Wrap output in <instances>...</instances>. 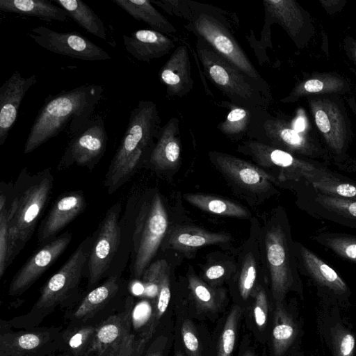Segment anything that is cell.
Masks as SVG:
<instances>
[{
    "mask_svg": "<svg viewBox=\"0 0 356 356\" xmlns=\"http://www.w3.org/2000/svg\"><path fill=\"white\" fill-rule=\"evenodd\" d=\"M151 2L168 15L183 19L186 22V29L203 40L220 56L270 92L268 84L231 31L225 11L192 0H151Z\"/></svg>",
    "mask_w": 356,
    "mask_h": 356,
    "instance_id": "obj_1",
    "label": "cell"
},
{
    "mask_svg": "<svg viewBox=\"0 0 356 356\" xmlns=\"http://www.w3.org/2000/svg\"><path fill=\"white\" fill-rule=\"evenodd\" d=\"M102 92L99 84H85L48 95L31 127L24 154L32 152L65 129L75 135L90 120Z\"/></svg>",
    "mask_w": 356,
    "mask_h": 356,
    "instance_id": "obj_2",
    "label": "cell"
},
{
    "mask_svg": "<svg viewBox=\"0 0 356 356\" xmlns=\"http://www.w3.org/2000/svg\"><path fill=\"white\" fill-rule=\"evenodd\" d=\"M156 105L140 100L131 111L128 125L106 174L105 186L114 193L131 176L145 156L152 151L161 129Z\"/></svg>",
    "mask_w": 356,
    "mask_h": 356,
    "instance_id": "obj_3",
    "label": "cell"
},
{
    "mask_svg": "<svg viewBox=\"0 0 356 356\" xmlns=\"http://www.w3.org/2000/svg\"><path fill=\"white\" fill-rule=\"evenodd\" d=\"M92 243V237H88L77 247L42 286L40 296L29 312L8 321L13 328L19 330L39 326L58 306L68 307L77 301L76 296Z\"/></svg>",
    "mask_w": 356,
    "mask_h": 356,
    "instance_id": "obj_4",
    "label": "cell"
},
{
    "mask_svg": "<svg viewBox=\"0 0 356 356\" xmlns=\"http://www.w3.org/2000/svg\"><path fill=\"white\" fill-rule=\"evenodd\" d=\"M265 261L269 273L270 289L275 302H284L293 291L303 298L289 222L282 208H278L265 230Z\"/></svg>",
    "mask_w": 356,
    "mask_h": 356,
    "instance_id": "obj_5",
    "label": "cell"
},
{
    "mask_svg": "<svg viewBox=\"0 0 356 356\" xmlns=\"http://www.w3.org/2000/svg\"><path fill=\"white\" fill-rule=\"evenodd\" d=\"M52 188V175L49 169H45L28 181L7 209V267L31 238Z\"/></svg>",
    "mask_w": 356,
    "mask_h": 356,
    "instance_id": "obj_6",
    "label": "cell"
},
{
    "mask_svg": "<svg viewBox=\"0 0 356 356\" xmlns=\"http://www.w3.org/2000/svg\"><path fill=\"white\" fill-rule=\"evenodd\" d=\"M196 51L204 74L230 102L249 108L269 106L270 92L239 68L216 53L203 40L197 38Z\"/></svg>",
    "mask_w": 356,
    "mask_h": 356,
    "instance_id": "obj_7",
    "label": "cell"
},
{
    "mask_svg": "<svg viewBox=\"0 0 356 356\" xmlns=\"http://www.w3.org/2000/svg\"><path fill=\"white\" fill-rule=\"evenodd\" d=\"M237 151L249 156L261 167L276 169L277 181L285 184L316 183L343 176L332 171L324 163L294 155L252 139L240 144Z\"/></svg>",
    "mask_w": 356,
    "mask_h": 356,
    "instance_id": "obj_8",
    "label": "cell"
},
{
    "mask_svg": "<svg viewBox=\"0 0 356 356\" xmlns=\"http://www.w3.org/2000/svg\"><path fill=\"white\" fill-rule=\"evenodd\" d=\"M248 135L257 141L299 156L327 164L331 158L327 149L315 138L298 133L287 122L269 115L261 108Z\"/></svg>",
    "mask_w": 356,
    "mask_h": 356,
    "instance_id": "obj_9",
    "label": "cell"
},
{
    "mask_svg": "<svg viewBox=\"0 0 356 356\" xmlns=\"http://www.w3.org/2000/svg\"><path fill=\"white\" fill-rule=\"evenodd\" d=\"M168 227V215L159 193L145 202L136 219L134 233L132 273L140 279L164 238Z\"/></svg>",
    "mask_w": 356,
    "mask_h": 356,
    "instance_id": "obj_10",
    "label": "cell"
},
{
    "mask_svg": "<svg viewBox=\"0 0 356 356\" xmlns=\"http://www.w3.org/2000/svg\"><path fill=\"white\" fill-rule=\"evenodd\" d=\"M295 249L299 273L312 282L318 302L337 304L344 310L349 309L352 292L341 275L300 242L295 241Z\"/></svg>",
    "mask_w": 356,
    "mask_h": 356,
    "instance_id": "obj_11",
    "label": "cell"
},
{
    "mask_svg": "<svg viewBox=\"0 0 356 356\" xmlns=\"http://www.w3.org/2000/svg\"><path fill=\"white\" fill-rule=\"evenodd\" d=\"M60 327H34L17 331L0 321V356H53L62 352Z\"/></svg>",
    "mask_w": 356,
    "mask_h": 356,
    "instance_id": "obj_12",
    "label": "cell"
},
{
    "mask_svg": "<svg viewBox=\"0 0 356 356\" xmlns=\"http://www.w3.org/2000/svg\"><path fill=\"white\" fill-rule=\"evenodd\" d=\"M132 309L128 297L124 307L97 325L92 356H143L133 330Z\"/></svg>",
    "mask_w": 356,
    "mask_h": 356,
    "instance_id": "obj_13",
    "label": "cell"
},
{
    "mask_svg": "<svg viewBox=\"0 0 356 356\" xmlns=\"http://www.w3.org/2000/svg\"><path fill=\"white\" fill-rule=\"evenodd\" d=\"M286 186L295 192L297 206L310 216L356 229V200L322 193L311 183L292 182Z\"/></svg>",
    "mask_w": 356,
    "mask_h": 356,
    "instance_id": "obj_14",
    "label": "cell"
},
{
    "mask_svg": "<svg viewBox=\"0 0 356 356\" xmlns=\"http://www.w3.org/2000/svg\"><path fill=\"white\" fill-rule=\"evenodd\" d=\"M316 325L318 336L332 356H355L356 332L339 305L319 302Z\"/></svg>",
    "mask_w": 356,
    "mask_h": 356,
    "instance_id": "obj_15",
    "label": "cell"
},
{
    "mask_svg": "<svg viewBox=\"0 0 356 356\" xmlns=\"http://www.w3.org/2000/svg\"><path fill=\"white\" fill-rule=\"evenodd\" d=\"M120 204H115L108 209L99 224L87 264L88 289L95 288L104 277L118 250L120 241Z\"/></svg>",
    "mask_w": 356,
    "mask_h": 356,
    "instance_id": "obj_16",
    "label": "cell"
},
{
    "mask_svg": "<svg viewBox=\"0 0 356 356\" xmlns=\"http://www.w3.org/2000/svg\"><path fill=\"white\" fill-rule=\"evenodd\" d=\"M108 136L102 116L90 119L68 143L58 168L76 164L92 169L104 154Z\"/></svg>",
    "mask_w": 356,
    "mask_h": 356,
    "instance_id": "obj_17",
    "label": "cell"
},
{
    "mask_svg": "<svg viewBox=\"0 0 356 356\" xmlns=\"http://www.w3.org/2000/svg\"><path fill=\"white\" fill-rule=\"evenodd\" d=\"M120 287L119 277L112 275L93 288L81 300L67 307L64 315L67 326L98 325L120 310L108 309L111 307Z\"/></svg>",
    "mask_w": 356,
    "mask_h": 356,
    "instance_id": "obj_18",
    "label": "cell"
},
{
    "mask_svg": "<svg viewBox=\"0 0 356 356\" xmlns=\"http://www.w3.org/2000/svg\"><path fill=\"white\" fill-rule=\"evenodd\" d=\"M310 105L328 152L335 164L342 170L349 162L346 154L348 131L344 114L338 105L329 99H312Z\"/></svg>",
    "mask_w": 356,
    "mask_h": 356,
    "instance_id": "obj_19",
    "label": "cell"
},
{
    "mask_svg": "<svg viewBox=\"0 0 356 356\" xmlns=\"http://www.w3.org/2000/svg\"><path fill=\"white\" fill-rule=\"evenodd\" d=\"M28 35L40 47L62 56L88 61L111 58L104 49L79 33H60L40 26Z\"/></svg>",
    "mask_w": 356,
    "mask_h": 356,
    "instance_id": "obj_20",
    "label": "cell"
},
{
    "mask_svg": "<svg viewBox=\"0 0 356 356\" xmlns=\"http://www.w3.org/2000/svg\"><path fill=\"white\" fill-rule=\"evenodd\" d=\"M72 238L66 232L35 252L13 277L8 294L19 296L28 290L63 253Z\"/></svg>",
    "mask_w": 356,
    "mask_h": 356,
    "instance_id": "obj_21",
    "label": "cell"
},
{
    "mask_svg": "<svg viewBox=\"0 0 356 356\" xmlns=\"http://www.w3.org/2000/svg\"><path fill=\"white\" fill-rule=\"evenodd\" d=\"M213 165L232 183L244 190L259 193L269 190L277 179L247 161L219 152H209Z\"/></svg>",
    "mask_w": 356,
    "mask_h": 356,
    "instance_id": "obj_22",
    "label": "cell"
},
{
    "mask_svg": "<svg viewBox=\"0 0 356 356\" xmlns=\"http://www.w3.org/2000/svg\"><path fill=\"white\" fill-rule=\"evenodd\" d=\"M303 334V321L296 302H276L272 327L273 355L294 356L300 351Z\"/></svg>",
    "mask_w": 356,
    "mask_h": 356,
    "instance_id": "obj_23",
    "label": "cell"
},
{
    "mask_svg": "<svg viewBox=\"0 0 356 356\" xmlns=\"http://www.w3.org/2000/svg\"><path fill=\"white\" fill-rule=\"evenodd\" d=\"M32 74L24 77L15 71L0 88V145L6 142L9 131L15 123L19 108L28 90L37 82Z\"/></svg>",
    "mask_w": 356,
    "mask_h": 356,
    "instance_id": "obj_24",
    "label": "cell"
},
{
    "mask_svg": "<svg viewBox=\"0 0 356 356\" xmlns=\"http://www.w3.org/2000/svg\"><path fill=\"white\" fill-rule=\"evenodd\" d=\"M264 25L261 31L259 50L263 55L267 47H271L270 26L273 24H279L295 40L303 25V16L298 4L288 0H264ZM264 55L266 54L264 53Z\"/></svg>",
    "mask_w": 356,
    "mask_h": 356,
    "instance_id": "obj_25",
    "label": "cell"
},
{
    "mask_svg": "<svg viewBox=\"0 0 356 356\" xmlns=\"http://www.w3.org/2000/svg\"><path fill=\"white\" fill-rule=\"evenodd\" d=\"M86 207V198L81 191H70L58 197L40 225L38 241L43 243L52 238Z\"/></svg>",
    "mask_w": 356,
    "mask_h": 356,
    "instance_id": "obj_26",
    "label": "cell"
},
{
    "mask_svg": "<svg viewBox=\"0 0 356 356\" xmlns=\"http://www.w3.org/2000/svg\"><path fill=\"white\" fill-rule=\"evenodd\" d=\"M159 79L170 96L183 97L193 88L187 46H178L159 71Z\"/></svg>",
    "mask_w": 356,
    "mask_h": 356,
    "instance_id": "obj_27",
    "label": "cell"
},
{
    "mask_svg": "<svg viewBox=\"0 0 356 356\" xmlns=\"http://www.w3.org/2000/svg\"><path fill=\"white\" fill-rule=\"evenodd\" d=\"M123 43L134 58L147 63L167 55L175 47L171 38L152 29H139L130 35H124Z\"/></svg>",
    "mask_w": 356,
    "mask_h": 356,
    "instance_id": "obj_28",
    "label": "cell"
},
{
    "mask_svg": "<svg viewBox=\"0 0 356 356\" xmlns=\"http://www.w3.org/2000/svg\"><path fill=\"white\" fill-rule=\"evenodd\" d=\"M177 118H170L160 129L156 142L149 154L150 163L156 168H175L181 156L179 124Z\"/></svg>",
    "mask_w": 356,
    "mask_h": 356,
    "instance_id": "obj_29",
    "label": "cell"
},
{
    "mask_svg": "<svg viewBox=\"0 0 356 356\" xmlns=\"http://www.w3.org/2000/svg\"><path fill=\"white\" fill-rule=\"evenodd\" d=\"M0 10L38 17L47 22H65L69 17L62 8L47 0H0Z\"/></svg>",
    "mask_w": 356,
    "mask_h": 356,
    "instance_id": "obj_30",
    "label": "cell"
},
{
    "mask_svg": "<svg viewBox=\"0 0 356 356\" xmlns=\"http://www.w3.org/2000/svg\"><path fill=\"white\" fill-rule=\"evenodd\" d=\"M230 239L227 234L210 232L198 227L183 226L175 228L168 236L169 246L179 251H191L203 246L225 243Z\"/></svg>",
    "mask_w": 356,
    "mask_h": 356,
    "instance_id": "obj_31",
    "label": "cell"
},
{
    "mask_svg": "<svg viewBox=\"0 0 356 356\" xmlns=\"http://www.w3.org/2000/svg\"><path fill=\"white\" fill-rule=\"evenodd\" d=\"M134 19L147 24L152 30L163 34L177 33L174 25L149 0H113Z\"/></svg>",
    "mask_w": 356,
    "mask_h": 356,
    "instance_id": "obj_32",
    "label": "cell"
},
{
    "mask_svg": "<svg viewBox=\"0 0 356 356\" xmlns=\"http://www.w3.org/2000/svg\"><path fill=\"white\" fill-rule=\"evenodd\" d=\"M220 106L229 110L224 120L217 126L218 129L231 139L238 140L249 133L259 111L264 108H249L222 101Z\"/></svg>",
    "mask_w": 356,
    "mask_h": 356,
    "instance_id": "obj_33",
    "label": "cell"
},
{
    "mask_svg": "<svg viewBox=\"0 0 356 356\" xmlns=\"http://www.w3.org/2000/svg\"><path fill=\"white\" fill-rule=\"evenodd\" d=\"M81 27L89 33L106 40V29L102 19L86 3L81 0H54Z\"/></svg>",
    "mask_w": 356,
    "mask_h": 356,
    "instance_id": "obj_34",
    "label": "cell"
},
{
    "mask_svg": "<svg viewBox=\"0 0 356 356\" xmlns=\"http://www.w3.org/2000/svg\"><path fill=\"white\" fill-rule=\"evenodd\" d=\"M97 325L67 326L63 329L61 353L70 356H92Z\"/></svg>",
    "mask_w": 356,
    "mask_h": 356,
    "instance_id": "obj_35",
    "label": "cell"
},
{
    "mask_svg": "<svg viewBox=\"0 0 356 356\" xmlns=\"http://www.w3.org/2000/svg\"><path fill=\"white\" fill-rule=\"evenodd\" d=\"M184 197L190 204L210 213L240 218L250 216L243 206L220 197L193 193L185 194Z\"/></svg>",
    "mask_w": 356,
    "mask_h": 356,
    "instance_id": "obj_36",
    "label": "cell"
},
{
    "mask_svg": "<svg viewBox=\"0 0 356 356\" xmlns=\"http://www.w3.org/2000/svg\"><path fill=\"white\" fill-rule=\"evenodd\" d=\"M168 270V265H167L161 274L159 292L152 314L145 328L139 335L140 348L144 351H145L148 343L155 334L157 326L165 313L170 302L171 293Z\"/></svg>",
    "mask_w": 356,
    "mask_h": 356,
    "instance_id": "obj_37",
    "label": "cell"
},
{
    "mask_svg": "<svg viewBox=\"0 0 356 356\" xmlns=\"http://www.w3.org/2000/svg\"><path fill=\"white\" fill-rule=\"evenodd\" d=\"M312 238L338 257L356 264V236L346 233L323 232L315 234Z\"/></svg>",
    "mask_w": 356,
    "mask_h": 356,
    "instance_id": "obj_38",
    "label": "cell"
},
{
    "mask_svg": "<svg viewBox=\"0 0 356 356\" xmlns=\"http://www.w3.org/2000/svg\"><path fill=\"white\" fill-rule=\"evenodd\" d=\"M345 88V82L342 79L325 75L321 77L310 79L298 85L289 96L282 99V102L287 103L304 95L313 93L335 92Z\"/></svg>",
    "mask_w": 356,
    "mask_h": 356,
    "instance_id": "obj_39",
    "label": "cell"
},
{
    "mask_svg": "<svg viewBox=\"0 0 356 356\" xmlns=\"http://www.w3.org/2000/svg\"><path fill=\"white\" fill-rule=\"evenodd\" d=\"M311 184L322 193L356 200V180L344 175L339 179Z\"/></svg>",
    "mask_w": 356,
    "mask_h": 356,
    "instance_id": "obj_40",
    "label": "cell"
},
{
    "mask_svg": "<svg viewBox=\"0 0 356 356\" xmlns=\"http://www.w3.org/2000/svg\"><path fill=\"white\" fill-rule=\"evenodd\" d=\"M241 309L234 306L230 311L221 332L217 356H232L236 341L237 325Z\"/></svg>",
    "mask_w": 356,
    "mask_h": 356,
    "instance_id": "obj_41",
    "label": "cell"
},
{
    "mask_svg": "<svg viewBox=\"0 0 356 356\" xmlns=\"http://www.w3.org/2000/svg\"><path fill=\"white\" fill-rule=\"evenodd\" d=\"M188 286L198 306L206 310H215L218 305L217 292L195 275L188 277Z\"/></svg>",
    "mask_w": 356,
    "mask_h": 356,
    "instance_id": "obj_42",
    "label": "cell"
},
{
    "mask_svg": "<svg viewBox=\"0 0 356 356\" xmlns=\"http://www.w3.org/2000/svg\"><path fill=\"white\" fill-rule=\"evenodd\" d=\"M257 266L252 253L245 255L238 277V290L241 298L247 300L250 297L257 279Z\"/></svg>",
    "mask_w": 356,
    "mask_h": 356,
    "instance_id": "obj_43",
    "label": "cell"
},
{
    "mask_svg": "<svg viewBox=\"0 0 356 356\" xmlns=\"http://www.w3.org/2000/svg\"><path fill=\"white\" fill-rule=\"evenodd\" d=\"M168 263L164 259L157 260L151 264L145 270L142 281L143 293L145 297L156 299L162 272Z\"/></svg>",
    "mask_w": 356,
    "mask_h": 356,
    "instance_id": "obj_44",
    "label": "cell"
},
{
    "mask_svg": "<svg viewBox=\"0 0 356 356\" xmlns=\"http://www.w3.org/2000/svg\"><path fill=\"white\" fill-rule=\"evenodd\" d=\"M8 223L7 208L0 211V277L1 278L6 269V258L8 252Z\"/></svg>",
    "mask_w": 356,
    "mask_h": 356,
    "instance_id": "obj_45",
    "label": "cell"
},
{
    "mask_svg": "<svg viewBox=\"0 0 356 356\" xmlns=\"http://www.w3.org/2000/svg\"><path fill=\"white\" fill-rule=\"evenodd\" d=\"M268 305L266 293L263 289L257 290L253 307L254 322L259 328L265 327L268 320Z\"/></svg>",
    "mask_w": 356,
    "mask_h": 356,
    "instance_id": "obj_46",
    "label": "cell"
},
{
    "mask_svg": "<svg viewBox=\"0 0 356 356\" xmlns=\"http://www.w3.org/2000/svg\"><path fill=\"white\" fill-rule=\"evenodd\" d=\"M181 337L185 348L191 356H197L200 344L192 323L186 320L181 326Z\"/></svg>",
    "mask_w": 356,
    "mask_h": 356,
    "instance_id": "obj_47",
    "label": "cell"
},
{
    "mask_svg": "<svg viewBox=\"0 0 356 356\" xmlns=\"http://www.w3.org/2000/svg\"><path fill=\"white\" fill-rule=\"evenodd\" d=\"M167 343V337L164 335L156 337L145 350L143 356H163Z\"/></svg>",
    "mask_w": 356,
    "mask_h": 356,
    "instance_id": "obj_48",
    "label": "cell"
},
{
    "mask_svg": "<svg viewBox=\"0 0 356 356\" xmlns=\"http://www.w3.org/2000/svg\"><path fill=\"white\" fill-rule=\"evenodd\" d=\"M225 274V268L220 264L209 267L204 273L206 280L213 282L222 278Z\"/></svg>",
    "mask_w": 356,
    "mask_h": 356,
    "instance_id": "obj_49",
    "label": "cell"
},
{
    "mask_svg": "<svg viewBox=\"0 0 356 356\" xmlns=\"http://www.w3.org/2000/svg\"><path fill=\"white\" fill-rule=\"evenodd\" d=\"M292 128L298 133H305L306 128V120L303 116L297 117L291 124Z\"/></svg>",
    "mask_w": 356,
    "mask_h": 356,
    "instance_id": "obj_50",
    "label": "cell"
},
{
    "mask_svg": "<svg viewBox=\"0 0 356 356\" xmlns=\"http://www.w3.org/2000/svg\"><path fill=\"white\" fill-rule=\"evenodd\" d=\"M342 170L347 172H356V158L353 161H349Z\"/></svg>",
    "mask_w": 356,
    "mask_h": 356,
    "instance_id": "obj_51",
    "label": "cell"
},
{
    "mask_svg": "<svg viewBox=\"0 0 356 356\" xmlns=\"http://www.w3.org/2000/svg\"><path fill=\"white\" fill-rule=\"evenodd\" d=\"M175 356H184V354L182 353L181 351L177 350H176Z\"/></svg>",
    "mask_w": 356,
    "mask_h": 356,
    "instance_id": "obj_52",
    "label": "cell"
},
{
    "mask_svg": "<svg viewBox=\"0 0 356 356\" xmlns=\"http://www.w3.org/2000/svg\"><path fill=\"white\" fill-rule=\"evenodd\" d=\"M243 356H254V355L252 352L248 351V352H246L243 355Z\"/></svg>",
    "mask_w": 356,
    "mask_h": 356,
    "instance_id": "obj_53",
    "label": "cell"
},
{
    "mask_svg": "<svg viewBox=\"0 0 356 356\" xmlns=\"http://www.w3.org/2000/svg\"><path fill=\"white\" fill-rule=\"evenodd\" d=\"M294 356H305L304 353L302 351H299L298 353H296Z\"/></svg>",
    "mask_w": 356,
    "mask_h": 356,
    "instance_id": "obj_54",
    "label": "cell"
},
{
    "mask_svg": "<svg viewBox=\"0 0 356 356\" xmlns=\"http://www.w3.org/2000/svg\"><path fill=\"white\" fill-rule=\"evenodd\" d=\"M56 356H70V355L66 353H60L58 354Z\"/></svg>",
    "mask_w": 356,
    "mask_h": 356,
    "instance_id": "obj_55",
    "label": "cell"
}]
</instances>
